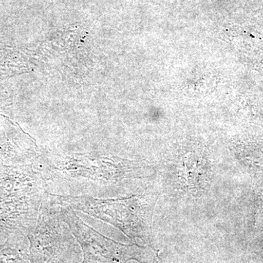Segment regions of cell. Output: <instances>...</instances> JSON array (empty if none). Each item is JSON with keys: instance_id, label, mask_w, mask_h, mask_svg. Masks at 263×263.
Masks as SVG:
<instances>
[]
</instances>
